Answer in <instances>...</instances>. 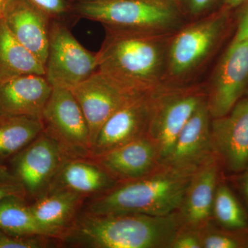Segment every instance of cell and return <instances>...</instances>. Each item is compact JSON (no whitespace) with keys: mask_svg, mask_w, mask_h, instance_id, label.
<instances>
[{"mask_svg":"<svg viewBox=\"0 0 248 248\" xmlns=\"http://www.w3.org/2000/svg\"><path fill=\"white\" fill-rule=\"evenodd\" d=\"M221 228H217L210 223L199 231L202 248H248L247 232Z\"/></svg>","mask_w":248,"mask_h":248,"instance_id":"obj_25","label":"cell"},{"mask_svg":"<svg viewBox=\"0 0 248 248\" xmlns=\"http://www.w3.org/2000/svg\"><path fill=\"white\" fill-rule=\"evenodd\" d=\"M214 153L222 169L240 173L248 165V95L228 114L212 119Z\"/></svg>","mask_w":248,"mask_h":248,"instance_id":"obj_11","label":"cell"},{"mask_svg":"<svg viewBox=\"0 0 248 248\" xmlns=\"http://www.w3.org/2000/svg\"><path fill=\"white\" fill-rule=\"evenodd\" d=\"M45 76L24 75L0 81V115L42 117L53 91Z\"/></svg>","mask_w":248,"mask_h":248,"instance_id":"obj_17","label":"cell"},{"mask_svg":"<svg viewBox=\"0 0 248 248\" xmlns=\"http://www.w3.org/2000/svg\"><path fill=\"white\" fill-rule=\"evenodd\" d=\"M170 248H202L200 232L182 226Z\"/></svg>","mask_w":248,"mask_h":248,"instance_id":"obj_29","label":"cell"},{"mask_svg":"<svg viewBox=\"0 0 248 248\" xmlns=\"http://www.w3.org/2000/svg\"><path fill=\"white\" fill-rule=\"evenodd\" d=\"M246 94H247V95H248V91H247V93H246Z\"/></svg>","mask_w":248,"mask_h":248,"instance_id":"obj_37","label":"cell"},{"mask_svg":"<svg viewBox=\"0 0 248 248\" xmlns=\"http://www.w3.org/2000/svg\"><path fill=\"white\" fill-rule=\"evenodd\" d=\"M211 120L206 99L186 122L170 153L161 164L194 172L215 156L212 143Z\"/></svg>","mask_w":248,"mask_h":248,"instance_id":"obj_14","label":"cell"},{"mask_svg":"<svg viewBox=\"0 0 248 248\" xmlns=\"http://www.w3.org/2000/svg\"><path fill=\"white\" fill-rule=\"evenodd\" d=\"M91 1H104V0H91Z\"/></svg>","mask_w":248,"mask_h":248,"instance_id":"obj_36","label":"cell"},{"mask_svg":"<svg viewBox=\"0 0 248 248\" xmlns=\"http://www.w3.org/2000/svg\"><path fill=\"white\" fill-rule=\"evenodd\" d=\"M26 202L17 197L0 201V231L18 236H46Z\"/></svg>","mask_w":248,"mask_h":248,"instance_id":"obj_23","label":"cell"},{"mask_svg":"<svg viewBox=\"0 0 248 248\" xmlns=\"http://www.w3.org/2000/svg\"><path fill=\"white\" fill-rule=\"evenodd\" d=\"M43 131L40 117L0 115V164L10 161Z\"/></svg>","mask_w":248,"mask_h":248,"instance_id":"obj_22","label":"cell"},{"mask_svg":"<svg viewBox=\"0 0 248 248\" xmlns=\"http://www.w3.org/2000/svg\"><path fill=\"white\" fill-rule=\"evenodd\" d=\"M24 75L45 76V65L0 22V81Z\"/></svg>","mask_w":248,"mask_h":248,"instance_id":"obj_21","label":"cell"},{"mask_svg":"<svg viewBox=\"0 0 248 248\" xmlns=\"http://www.w3.org/2000/svg\"><path fill=\"white\" fill-rule=\"evenodd\" d=\"M78 11L107 30L172 35L184 26V14L177 0L89 1L80 4Z\"/></svg>","mask_w":248,"mask_h":248,"instance_id":"obj_4","label":"cell"},{"mask_svg":"<svg viewBox=\"0 0 248 248\" xmlns=\"http://www.w3.org/2000/svg\"><path fill=\"white\" fill-rule=\"evenodd\" d=\"M245 0H222L220 8L234 11L242 4Z\"/></svg>","mask_w":248,"mask_h":248,"instance_id":"obj_34","label":"cell"},{"mask_svg":"<svg viewBox=\"0 0 248 248\" xmlns=\"http://www.w3.org/2000/svg\"><path fill=\"white\" fill-rule=\"evenodd\" d=\"M172 35L107 30L97 53V71L133 94L155 92L168 85V50Z\"/></svg>","mask_w":248,"mask_h":248,"instance_id":"obj_2","label":"cell"},{"mask_svg":"<svg viewBox=\"0 0 248 248\" xmlns=\"http://www.w3.org/2000/svg\"><path fill=\"white\" fill-rule=\"evenodd\" d=\"M213 219L229 231L248 232V214L229 186L220 181L214 198Z\"/></svg>","mask_w":248,"mask_h":248,"instance_id":"obj_24","label":"cell"},{"mask_svg":"<svg viewBox=\"0 0 248 248\" xmlns=\"http://www.w3.org/2000/svg\"><path fill=\"white\" fill-rule=\"evenodd\" d=\"M179 214L95 215L81 210L57 240L59 247L170 248L182 228Z\"/></svg>","mask_w":248,"mask_h":248,"instance_id":"obj_1","label":"cell"},{"mask_svg":"<svg viewBox=\"0 0 248 248\" xmlns=\"http://www.w3.org/2000/svg\"><path fill=\"white\" fill-rule=\"evenodd\" d=\"M90 159L119 184L146 177L161 166L159 148L148 135Z\"/></svg>","mask_w":248,"mask_h":248,"instance_id":"obj_15","label":"cell"},{"mask_svg":"<svg viewBox=\"0 0 248 248\" xmlns=\"http://www.w3.org/2000/svg\"><path fill=\"white\" fill-rule=\"evenodd\" d=\"M194 172L161 164L146 177L120 183L107 192L91 197L82 210L95 215L166 216L177 213Z\"/></svg>","mask_w":248,"mask_h":248,"instance_id":"obj_3","label":"cell"},{"mask_svg":"<svg viewBox=\"0 0 248 248\" xmlns=\"http://www.w3.org/2000/svg\"><path fill=\"white\" fill-rule=\"evenodd\" d=\"M58 246L57 241L46 236H18L0 231V248H45Z\"/></svg>","mask_w":248,"mask_h":248,"instance_id":"obj_26","label":"cell"},{"mask_svg":"<svg viewBox=\"0 0 248 248\" xmlns=\"http://www.w3.org/2000/svg\"><path fill=\"white\" fill-rule=\"evenodd\" d=\"M222 0H177L183 14L192 17L203 16L217 5L221 6ZM220 8V7H219Z\"/></svg>","mask_w":248,"mask_h":248,"instance_id":"obj_27","label":"cell"},{"mask_svg":"<svg viewBox=\"0 0 248 248\" xmlns=\"http://www.w3.org/2000/svg\"><path fill=\"white\" fill-rule=\"evenodd\" d=\"M45 77L53 87L72 89L98 70L97 53L84 48L60 23L50 28Z\"/></svg>","mask_w":248,"mask_h":248,"instance_id":"obj_8","label":"cell"},{"mask_svg":"<svg viewBox=\"0 0 248 248\" xmlns=\"http://www.w3.org/2000/svg\"><path fill=\"white\" fill-rule=\"evenodd\" d=\"M68 158L58 142L45 131L10 160L11 173L27 197L45 195L63 161Z\"/></svg>","mask_w":248,"mask_h":248,"instance_id":"obj_9","label":"cell"},{"mask_svg":"<svg viewBox=\"0 0 248 248\" xmlns=\"http://www.w3.org/2000/svg\"><path fill=\"white\" fill-rule=\"evenodd\" d=\"M248 89V40L231 42L217 63L207 91L212 119L226 115Z\"/></svg>","mask_w":248,"mask_h":248,"instance_id":"obj_10","label":"cell"},{"mask_svg":"<svg viewBox=\"0 0 248 248\" xmlns=\"http://www.w3.org/2000/svg\"><path fill=\"white\" fill-rule=\"evenodd\" d=\"M153 93L133 96L111 116L98 133L90 157L148 135Z\"/></svg>","mask_w":248,"mask_h":248,"instance_id":"obj_12","label":"cell"},{"mask_svg":"<svg viewBox=\"0 0 248 248\" xmlns=\"http://www.w3.org/2000/svg\"><path fill=\"white\" fill-rule=\"evenodd\" d=\"M48 16H58L64 14L66 6L63 0H29Z\"/></svg>","mask_w":248,"mask_h":248,"instance_id":"obj_30","label":"cell"},{"mask_svg":"<svg viewBox=\"0 0 248 248\" xmlns=\"http://www.w3.org/2000/svg\"><path fill=\"white\" fill-rule=\"evenodd\" d=\"M48 17L29 0H10L4 17L13 35L45 66L50 28Z\"/></svg>","mask_w":248,"mask_h":248,"instance_id":"obj_18","label":"cell"},{"mask_svg":"<svg viewBox=\"0 0 248 248\" xmlns=\"http://www.w3.org/2000/svg\"><path fill=\"white\" fill-rule=\"evenodd\" d=\"M10 0H0V22L4 19L5 11Z\"/></svg>","mask_w":248,"mask_h":248,"instance_id":"obj_35","label":"cell"},{"mask_svg":"<svg viewBox=\"0 0 248 248\" xmlns=\"http://www.w3.org/2000/svg\"><path fill=\"white\" fill-rule=\"evenodd\" d=\"M236 30L232 42L248 40V0H245L234 11Z\"/></svg>","mask_w":248,"mask_h":248,"instance_id":"obj_28","label":"cell"},{"mask_svg":"<svg viewBox=\"0 0 248 248\" xmlns=\"http://www.w3.org/2000/svg\"><path fill=\"white\" fill-rule=\"evenodd\" d=\"M10 197L27 199V194L17 181L0 180V201Z\"/></svg>","mask_w":248,"mask_h":248,"instance_id":"obj_31","label":"cell"},{"mask_svg":"<svg viewBox=\"0 0 248 248\" xmlns=\"http://www.w3.org/2000/svg\"><path fill=\"white\" fill-rule=\"evenodd\" d=\"M234 23V11L219 8L179 29L170 40L166 81L183 79L198 69L219 46Z\"/></svg>","mask_w":248,"mask_h":248,"instance_id":"obj_5","label":"cell"},{"mask_svg":"<svg viewBox=\"0 0 248 248\" xmlns=\"http://www.w3.org/2000/svg\"><path fill=\"white\" fill-rule=\"evenodd\" d=\"M87 198L68 192H48L30 205L31 212L46 236L58 240L73 224Z\"/></svg>","mask_w":248,"mask_h":248,"instance_id":"obj_20","label":"cell"},{"mask_svg":"<svg viewBox=\"0 0 248 248\" xmlns=\"http://www.w3.org/2000/svg\"><path fill=\"white\" fill-rule=\"evenodd\" d=\"M44 131L68 158H89L92 141L84 113L70 89L53 87L42 112Z\"/></svg>","mask_w":248,"mask_h":248,"instance_id":"obj_7","label":"cell"},{"mask_svg":"<svg viewBox=\"0 0 248 248\" xmlns=\"http://www.w3.org/2000/svg\"><path fill=\"white\" fill-rule=\"evenodd\" d=\"M240 174H241L239 179L241 192H242L245 200H246L248 205V165L242 172H240Z\"/></svg>","mask_w":248,"mask_h":248,"instance_id":"obj_32","label":"cell"},{"mask_svg":"<svg viewBox=\"0 0 248 248\" xmlns=\"http://www.w3.org/2000/svg\"><path fill=\"white\" fill-rule=\"evenodd\" d=\"M71 91L87 122L93 146L106 122L128 99L137 95L98 71Z\"/></svg>","mask_w":248,"mask_h":248,"instance_id":"obj_13","label":"cell"},{"mask_svg":"<svg viewBox=\"0 0 248 248\" xmlns=\"http://www.w3.org/2000/svg\"><path fill=\"white\" fill-rule=\"evenodd\" d=\"M0 180L17 181L13 175L9 168L4 164H0Z\"/></svg>","mask_w":248,"mask_h":248,"instance_id":"obj_33","label":"cell"},{"mask_svg":"<svg viewBox=\"0 0 248 248\" xmlns=\"http://www.w3.org/2000/svg\"><path fill=\"white\" fill-rule=\"evenodd\" d=\"M222 169L215 156L193 173L177 212L183 227L200 231L211 223L214 198Z\"/></svg>","mask_w":248,"mask_h":248,"instance_id":"obj_16","label":"cell"},{"mask_svg":"<svg viewBox=\"0 0 248 248\" xmlns=\"http://www.w3.org/2000/svg\"><path fill=\"white\" fill-rule=\"evenodd\" d=\"M206 99L207 91L200 87L165 85L153 93L148 136L157 145L161 163L186 122Z\"/></svg>","mask_w":248,"mask_h":248,"instance_id":"obj_6","label":"cell"},{"mask_svg":"<svg viewBox=\"0 0 248 248\" xmlns=\"http://www.w3.org/2000/svg\"><path fill=\"white\" fill-rule=\"evenodd\" d=\"M118 184L90 158H67L46 193L68 191L88 200L107 192Z\"/></svg>","mask_w":248,"mask_h":248,"instance_id":"obj_19","label":"cell"}]
</instances>
